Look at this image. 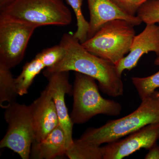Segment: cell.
<instances>
[{
  "label": "cell",
  "mask_w": 159,
  "mask_h": 159,
  "mask_svg": "<svg viewBox=\"0 0 159 159\" xmlns=\"http://www.w3.org/2000/svg\"><path fill=\"white\" fill-rule=\"evenodd\" d=\"M60 44L64 49V54L57 63L45 69L43 72L44 76L75 71L96 80L100 89L109 96L116 98L123 95L122 75L118 73L114 64L89 52L74 34L65 33Z\"/></svg>",
  "instance_id": "6da1fadb"
},
{
  "label": "cell",
  "mask_w": 159,
  "mask_h": 159,
  "mask_svg": "<svg viewBox=\"0 0 159 159\" xmlns=\"http://www.w3.org/2000/svg\"><path fill=\"white\" fill-rule=\"evenodd\" d=\"M159 123V92L142 100L136 110L125 116L108 121L99 128L88 129L80 139L100 145L119 140L148 125Z\"/></svg>",
  "instance_id": "7a4b0ae2"
},
{
  "label": "cell",
  "mask_w": 159,
  "mask_h": 159,
  "mask_svg": "<svg viewBox=\"0 0 159 159\" xmlns=\"http://www.w3.org/2000/svg\"><path fill=\"white\" fill-rule=\"evenodd\" d=\"M0 16L37 26H66L72 14L62 0H11L0 8Z\"/></svg>",
  "instance_id": "3957f363"
},
{
  "label": "cell",
  "mask_w": 159,
  "mask_h": 159,
  "mask_svg": "<svg viewBox=\"0 0 159 159\" xmlns=\"http://www.w3.org/2000/svg\"><path fill=\"white\" fill-rule=\"evenodd\" d=\"M96 80L87 75L75 72L72 93L74 102L70 115L74 124H84L98 115L116 116L121 113V104L103 98L99 93Z\"/></svg>",
  "instance_id": "277c9868"
},
{
  "label": "cell",
  "mask_w": 159,
  "mask_h": 159,
  "mask_svg": "<svg viewBox=\"0 0 159 159\" xmlns=\"http://www.w3.org/2000/svg\"><path fill=\"white\" fill-rule=\"evenodd\" d=\"M134 27L125 20L110 21L81 44L89 52L116 65L129 53L135 36Z\"/></svg>",
  "instance_id": "5b68a950"
},
{
  "label": "cell",
  "mask_w": 159,
  "mask_h": 159,
  "mask_svg": "<svg viewBox=\"0 0 159 159\" xmlns=\"http://www.w3.org/2000/svg\"><path fill=\"white\" fill-rule=\"evenodd\" d=\"M4 116L8 130L0 142V148H7L18 154L22 159L30 158L34 133L29 106L14 101L4 106Z\"/></svg>",
  "instance_id": "8992f818"
},
{
  "label": "cell",
  "mask_w": 159,
  "mask_h": 159,
  "mask_svg": "<svg viewBox=\"0 0 159 159\" xmlns=\"http://www.w3.org/2000/svg\"><path fill=\"white\" fill-rule=\"evenodd\" d=\"M37 26L0 16V64L11 69L22 61Z\"/></svg>",
  "instance_id": "52a82bcc"
},
{
  "label": "cell",
  "mask_w": 159,
  "mask_h": 159,
  "mask_svg": "<svg viewBox=\"0 0 159 159\" xmlns=\"http://www.w3.org/2000/svg\"><path fill=\"white\" fill-rule=\"evenodd\" d=\"M159 139V123L150 124L129 134L122 140L101 147L103 159H121L141 148L149 149Z\"/></svg>",
  "instance_id": "ba28073f"
},
{
  "label": "cell",
  "mask_w": 159,
  "mask_h": 159,
  "mask_svg": "<svg viewBox=\"0 0 159 159\" xmlns=\"http://www.w3.org/2000/svg\"><path fill=\"white\" fill-rule=\"evenodd\" d=\"M69 72H61L48 74V83L47 89L53 101L57 111L59 125L65 134L67 148L73 142V131L74 123L71 120L66 104V94L73 93V86L69 82Z\"/></svg>",
  "instance_id": "9c48e42d"
},
{
  "label": "cell",
  "mask_w": 159,
  "mask_h": 159,
  "mask_svg": "<svg viewBox=\"0 0 159 159\" xmlns=\"http://www.w3.org/2000/svg\"><path fill=\"white\" fill-rule=\"evenodd\" d=\"M149 52L159 56V25L157 24H146L144 30L134 36L129 54L115 65L118 73L122 75L125 70H132L141 57Z\"/></svg>",
  "instance_id": "30bf717a"
},
{
  "label": "cell",
  "mask_w": 159,
  "mask_h": 159,
  "mask_svg": "<svg viewBox=\"0 0 159 159\" xmlns=\"http://www.w3.org/2000/svg\"><path fill=\"white\" fill-rule=\"evenodd\" d=\"M29 107L34 127V141L40 142L59 125L57 111L46 88Z\"/></svg>",
  "instance_id": "8fae6325"
},
{
  "label": "cell",
  "mask_w": 159,
  "mask_h": 159,
  "mask_svg": "<svg viewBox=\"0 0 159 159\" xmlns=\"http://www.w3.org/2000/svg\"><path fill=\"white\" fill-rule=\"evenodd\" d=\"M65 50L60 44L43 50L31 61L26 63L18 77L15 78L18 94L28 93L35 77L45 69L57 63L62 58Z\"/></svg>",
  "instance_id": "7c38bea8"
},
{
  "label": "cell",
  "mask_w": 159,
  "mask_h": 159,
  "mask_svg": "<svg viewBox=\"0 0 159 159\" xmlns=\"http://www.w3.org/2000/svg\"><path fill=\"white\" fill-rule=\"evenodd\" d=\"M90 13L88 39L93 37L106 23L115 20L127 21L134 26L142 22L138 16H131L119 9L110 0H88Z\"/></svg>",
  "instance_id": "4fadbf2b"
},
{
  "label": "cell",
  "mask_w": 159,
  "mask_h": 159,
  "mask_svg": "<svg viewBox=\"0 0 159 159\" xmlns=\"http://www.w3.org/2000/svg\"><path fill=\"white\" fill-rule=\"evenodd\" d=\"M67 149L65 134L59 125L44 139L34 141L30 158L34 159H53L66 154Z\"/></svg>",
  "instance_id": "5bb4252c"
},
{
  "label": "cell",
  "mask_w": 159,
  "mask_h": 159,
  "mask_svg": "<svg viewBox=\"0 0 159 159\" xmlns=\"http://www.w3.org/2000/svg\"><path fill=\"white\" fill-rule=\"evenodd\" d=\"M65 155L70 159H103L100 145L81 139L73 140Z\"/></svg>",
  "instance_id": "9a60e30c"
},
{
  "label": "cell",
  "mask_w": 159,
  "mask_h": 159,
  "mask_svg": "<svg viewBox=\"0 0 159 159\" xmlns=\"http://www.w3.org/2000/svg\"><path fill=\"white\" fill-rule=\"evenodd\" d=\"M18 95L16 84L15 78L11 74L10 69L0 64V106L3 103L15 101Z\"/></svg>",
  "instance_id": "2e32d148"
},
{
  "label": "cell",
  "mask_w": 159,
  "mask_h": 159,
  "mask_svg": "<svg viewBox=\"0 0 159 159\" xmlns=\"http://www.w3.org/2000/svg\"><path fill=\"white\" fill-rule=\"evenodd\" d=\"M131 81L142 100L159 88V71L147 77H132Z\"/></svg>",
  "instance_id": "e0dca14e"
},
{
  "label": "cell",
  "mask_w": 159,
  "mask_h": 159,
  "mask_svg": "<svg viewBox=\"0 0 159 159\" xmlns=\"http://www.w3.org/2000/svg\"><path fill=\"white\" fill-rule=\"evenodd\" d=\"M69 5L74 10L77 20V31L74 34V37L83 43L88 39L89 24L86 20L81 10L84 0H66Z\"/></svg>",
  "instance_id": "ac0fdd59"
},
{
  "label": "cell",
  "mask_w": 159,
  "mask_h": 159,
  "mask_svg": "<svg viewBox=\"0 0 159 159\" xmlns=\"http://www.w3.org/2000/svg\"><path fill=\"white\" fill-rule=\"evenodd\" d=\"M137 16L146 24H159V0H149L139 9Z\"/></svg>",
  "instance_id": "d6986e66"
},
{
  "label": "cell",
  "mask_w": 159,
  "mask_h": 159,
  "mask_svg": "<svg viewBox=\"0 0 159 159\" xmlns=\"http://www.w3.org/2000/svg\"><path fill=\"white\" fill-rule=\"evenodd\" d=\"M119 9L131 16H137L139 9L149 0H110Z\"/></svg>",
  "instance_id": "ffe728a7"
},
{
  "label": "cell",
  "mask_w": 159,
  "mask_h": 159,
  "mask_svg": "<svg viewBox=\"0 0 159 159\" xmlns=\"http://www.w3.org/2000/svg\"><path fill=\"white\" fill-rule=\"evenodd\" d=\"M145 159H159V146L156 143L149 149Z\"/></svg>",
  "instance_id": "44dd1931"
},
{
  "label": "cell",
  "mask_w": 159,
  "mask_h": 159,
  "mask_svg": "<svg viewBox=\"0 0 159 159\" xmlns=\"http://www.w3.org/2000/svg\"><path fill=\"white\" fill-rule=\"evenodd\" d=\"M11 0H0V8L8 4Z\"/></svg>",
  "instance_id": "7402d4cb"
},
{
  "label": "cell",
  "mask_w": 159,
  "mask_h": 159,
  "mask_svg": "<svg viewBox=\"0 0 159 159\" xmlns=\"http://www.w3.org/2000/svg\"><path fill=\"white\" fill-rule=\"evenodd\" d=\"M158 24L159 25V23ZM154 64L155 65L159 66V56H157V58L155 60Z\"/></svg>",
  "instance_id": "603a6c76"
},
{
  "label": "cell",
  "mask_w": 159,
  "mask_h": 159,
  "mask_svg": "<svg viewBox=\"0 0 159 159\" xmlns=\"http://www.w3.org/2000/svg\"></svg>",
  "instance_id": "cb8c5ba5"
}]
</instances>
